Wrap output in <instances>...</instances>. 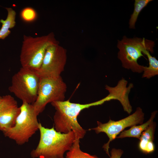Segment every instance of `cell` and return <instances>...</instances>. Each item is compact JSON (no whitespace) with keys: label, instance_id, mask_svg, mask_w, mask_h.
I'll return each mask as SVG.
<instances>
[{"label":"cell","instance_id":"30bf717a","mask_svg":"<svg viewBox=\"0 0 158 158\" xmlns=\"http://www.w3.org/2000/svg\"><path fill=\"white\" fill-rule=\"evenodd\" d=\"M20 112L17 101L12 96L2 97L0 102V130L13 127Z\"/></svg>","mask_w":158,"mask_h":158},{"label":"cell","instance_id":"e0dca14e","mask_svg":"<svg viewBox=\"0 0 158 158\" xmlns=\"http://www.w3.org/2000/svg\"><path fill=\"white\" fill-rule=\"evenodd\" d=\"M37 16L36 11L33 8L26 7L22 9L20 13V16L24 21L30 23L35 20Z\"/></svg>","mask_w":158,"mask_h":158},{"label":"cell","instance_id":"8fae6325","mask_svg":"<svg viewBox=\"0 0 158 158\" xmlns=\"http://www.w3.org/2000/svg\"><path fill=\"white\" fill-rule=\"evenodd\" d=\"M156 126V122L153 121L142 132L139 139L138 148L145 154L152 153L155 150V146L153 141Z\"/></svg>","mask_w":158,"mask_h":158},{"label":"cell","instance_id":"3957f363","mask_svg":"<svg viewBox=\"0 0 158 158\" xmlns=\"http://www.w3.org/2000/svg\"><path fill=\"white\" fill-rule=\"evenodd\" d=\"M58 43L53 32L36 37L24 35L20 55L22 67L36 72L41 66L47 47Z\"/></svg>","mask_w":158,"mask_h":158},{"label":"cell","instance_id":"ac0fdd59","mask_svg":"<svg viewBox=\"0 0 158 158\" xmlns=\"http://www.w3.org/2000/svg\"><path fill=\"white\" fill-rule=\"evenodd\" d=\"M110 153V158H121L123 153V151L120 149L113 148L112 149Z\"/></svg>","mask_w":158,"mask_h":158},{"label":"cell","instance_id":"5bb4252c","mask_svg":"<svg viewBox=\"0 0 158 158\" xmlns=\"http://www.w3.org/2000/svg\"><path fill=\"white\" fill-rule=\"evenodd\" d=\"M143 54L147 56L149 66L148 67L143 66L142 78L149 79L158 75V61L147 50L144 51Z\"/></svg>","mask_w":158,"mask_h":158},{"label":"cell","instance_id":"d6986e66","mask_svg":"<svg viewBox=\"0 0 158 158\" xmlns=\"http://www.w3.org/2000/svg\"><path fill=\"white\" fill-rule=\"evenodd\" d=\"M2 99V97L0 96V102L1 101Z\"/></svg>","mask_w":158,"mask_h":158},{"label":"cell","instance_id":"9c48e42d","mask_svg":"<svg viewBox=\"0 0 158 158\" xmlns=\"http://www.w3.org/2000/svg\"><path fill=\"white\" fill-rule=\"evenodd\" d=\"M67 59V51L56 44L47 48L41 66L36 72L39 78H56L61 76Z\"/></svg>","mask_w":158,"mask_h":158},{"label":"cell","instance_id":"ba28073f","mask_svg":"<svg viewBox=\"0 0 158 158\" xmlns=\"http://www.w3.org/2000/svg\"><path fill=\"white\" fill-rule=\"evenodd\" d=\"M144 119V113L142 109L138 107L136 108L133 113L120 120L116 121L110 119L108 122L105 123L97 121V126L89 130H94L97 134L104 132L107 134L109 140L107 143L104 144L102 148L110 157L109 149L110 142L116 138L117 135L126 128L142 124Z\"/></svg>","mask_w":158,"mask_h":158},{"label":"cell","instance_id":"8992f818","mask_svg":"<svg viewBox=\"0 0 158 158\" xmlns=\"http://www.w3.org/2000/svg\"><path fill=\"white\" fill-rule=\"evenodd\" d=\"M39 81L36 72L21 67L12 76L8 90L22 102L32 104L37 98Z\"/></svg>","mask_w":158,"mask_h":158},{"label":"cell","instance_id":"5b68a950","mask_svg":"<svg viewBox=\"0 0 158 158\" xmlns=\"http://www.w3.org/2000/svg\"><path fill=\"white\" fill-rule=\"evenodd\" d=\"M20 112L17 118L14 125L3 130L5 136L14 140L19 145H22L39 130L38 116L32 104L22 102Z\"/></svg>","mask_w":158,"mask_h":158},{"label":"cell","instance_id":"7c38bea8","mask_svg":"<svg viewBox=\"0 0 158 158\" xmlns=\"http://www.w3.org/2000/svg\"><path fill=\"white\" fill-rule=\"evenodd\" d=\"M157 113V111L152 112L150 118L146 122L139 125H133L131 126L129 129L123 130L116 138H123L127 137H133L139 139L142 132L145 130L153 122Z\"/></svg>","mask_w":158,"mask_h":158},{"label":"cell","instance_id":"4fadbf2b","mask_svg":"<svg viewBox=\"0 0 158 158\" xmlns=\"http://www.w3.org/2000/svg\"><path fill=\"white\" fill-rule=\"evenodd\" d=\"M8 14L7 18L5 20H0L2 24L0 29V39H4L11 33L10 29L13 28L16 25V13L14 10L11 8H6Z\"/></svg>","mask_w":158,"mask_h":158},{"label":"cell","instance_id":"2e32d148","mask_svg":"<svg viewBox=\"0 0 158 158\" xmlns=\"http://www.w3.org/2000/svg\"><path fill=\"white\" fill-rule=\"evenodd\" d=\"M152 0H135L134 4V9L131 15L129 20V27L130 29L135 28V24L138 15L142 10Z\"/></svg>","mask_w":158,"mask_h":158},{"label":"cell","instance_id":"7a4b0ae2","mask_svg":"<svg viewBox=\"0 0 158 158\" xmlns=\"http://www.w3.org/2000/svg\"><path fill=\"white\" fill-rule=\"evenodd\" d=\"M39 130V141L30 153L33 158H64V153L70 150L75 139L73 131L61 133L56 131L54 126L45 128L40 123Z\"/></svg>","mask_w":158,"mask_h":158},{"label":"cell","instance_id":"9a60e30c","mask_svg":"<svg viewBox=\"0 0 158 158\" xmlns=\"http://www.w3.org/2000/svg\"><path fill=\"white\" fill-rule=\"evenodd\" d=\"M80 139H75L73 145L66 153L64 158H100L82 151L79 144Z\"/></svg>","mask_w":158,"mask_h":158},{"label":"cell","instance_id":"6da1fadb","mask_svg":"<svg viewBox=\"0 0 158 158\" xmlns=\"http://www.w3.org/2000/svg\"><path fill=\"white\" fill-rule=\"evenodd\" d=\"M106 102L103 98L86 104L71 102L69 100L56 101L51 103L56 112L53 117L54 128L59 132L66 133L73 131L75 138H83L86 131L79 124L77 117L80 112L90 107L102 105Z\"/></svg>","mask_w":158,"mask_h":158},{"label":"cell","instance_id":"277c9868","mask_svg":"<svg viewBox=\"0 0 158 158\" xmlns=\"http://www.w3.org/2000/svg\"><path fill=\"white\" fill-rule=\"evenodd\" d=\"M155 44L154 41L144 38H128L124 36L121 40H118L117 46L119 49L117 57L122 67L134 73L142 72L144 66L139 64L138 60L143 56L145 50L153 53Z\"/></svg>","mask_w":158,"mask_h":158},{"label":"cell","instance_id":"52a82bcc","mask_svg":"<svg viewBox=\"0 0 158 158\" xmlns=\"http://www.w3.org/2000/svg\"><path fill=\"white\" fill-rule=\"evenodd\" d=\"M66 90V85L61 76L40 78L37 98L32 104L38 115L48 104L64 101Z\"/></svg>","mask_w":158,"mask_h":158}]
</instances>
